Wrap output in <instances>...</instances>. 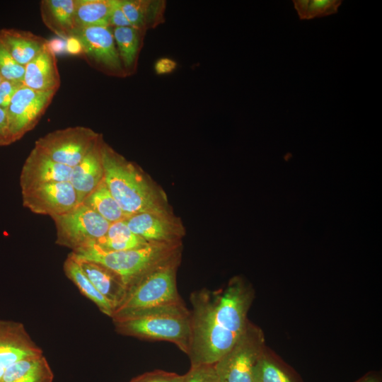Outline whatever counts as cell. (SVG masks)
Instances as JSON below:
<instances>
[{
    "instance_id": "obj_39",
    "label": "cell",
    "mask_w": 382,
    "mask_h": 382,
    "mask_svg": "<svg viewBox=\"0 0 382 382\" xmlns=\"http://www.w3.org/2000/svg\"><path fill=\"white\" fill-rule=\"evenodd\" d=\"M2 81H3V78H2V76H1V74H0V83H1Z\"/></svg>"
},
{
    "instance_id": "obj_16",
    "label": "cell",
    "mask_w": 382,
    "mask_h": 382,
    "mask_svg": "<svg viewBox=\"0 0 382 382\" xmlns=\"http://www.w3.org/2000/svg\"><path fill=\"white\" fill-rule=\"evenodd\" d=\"M23 83L25 86L37 91H57L59 89L61 82L56 55L47 45L25 66Z\"/></svg>"
},
{
    "instance_id": "obj_20",
    "label": "cell",
    "mask_w": 382,
    "mask_h": 382,
    "mask_svg": "<svg viewBox=\"0 0 382 382\" xmlns=\"http://www.w3.org/2000/svg\"><path fill=\"white\" fill-rule=\"evenodd\" d=\"M131 26L146 32L165 21L166 2L162 0H120Z\"/></svg>"
},
{
    "instance_id": "obj_34",
    "label": "cell",
    "mask_w": 382,
    "mask_h": 382,
    "mask_svg": "<svg viewBox=\"0 0 382 382\" xmlns=\"http://www.w3.org/2000/svg\"><path fill=\"white\" fill-rule=\"evenodd\" d=\"M13 143L9 129L6 110L0 108V146H8Z\"/></svg>"
},
{
    "instance_id": "obj_10",
    "label": "cell",
    "mask_w": 382,
    "mask_h": 382,
    "mask_svg": "<svg viewBox=\"0 0 382 382\" xmlns=\"http://www.w3.org/2000/svg\"><path fill=\"white\" fill-rule=\"evenodd\" d=\"M57 91H37L24 85L6 109L13 142L21 139L38 123Z\"/></svg>"
},
{
    "instance_id": "obj_25",
    "label": "cell",
    "mask_w": 382,
    "mask_h": 382,
    "mask_svg": "<svg viewBox=\"0 0 382 382\" xmlns=\"http://www.w3.org/2000/svg\"><path fill=\"white\" fill-rule=\"evenodd\" d=\"M64 270L66 276L86 297L92 301L102 313L112 317L114 312L112 306L86 276L71 253L64 262Z\"/></svg>"
},
{
    "instance_id": "obj_15",
    "label": "cell",
    "mask_w": 382,
    "mask_h": 382,
    "mask_svg": "<svg viewBox=\"0 0 382 382\" xmlns=\"http://www.w3.org/2000/svg\"><path fill=\"white\" fill-rule=\"evenodd\" d=\"M103 141L100 135L81 161L72 168L69 182L77 194L79 204H82L86 197L103 180L104 170L101 152Z\"/></svg>"
},
{
    "instance_id": "obj_5",
    "label": "cell",
    "mask_w": 382,
    "mask_h": 382,
    "mask_svg": "<svg viewBox=\"0 0 382 382\" xmlns=\"http://www.w3.org/2000/svg\"><path fill=\"white\" fill-rule=\"evenodd\" d=\"M179 243H149L127 250L104 252L91 246L72 253L110 269L120 277L128 289L139 277L179 251Z\"/></svg>"
},
{
    "instance_id": "obj_26",
    "label": "cell",
    "mask_w": 382,
    "mask_h": 382,
    "mask_svg": "<svg viewBox=\"0 0 382 382\" xmlns=\"http://www.w3.org/2000/svg\"><path fill=\"white\" fill-rule=\"evenodd\" d=\"M112 3L113 0H76V32L86 27H109V16Z\"/></svg>"
},
{
    "instance_id": "obj_11",
    "label": "cell",
    "mask_w": 382,
    "mask_h": 382,
    "mask_svg": "<svg viewBox=\"0 0 382 382\" xmlns=\"http://www.w3.org/2000/svg\"><path fill=\"white\" fill-rule=\"evenodd\" d=\"M21 193L25 208L51 217L69 212L79 205L77 194L69 181L48 183Z\"/></svg>"
},
{
    "instance_id": "obj_3",
    "label": "cell",
    "mask_w": 382,
    "mask_h": 382,
    "mask_svg": "<svg viewBox=\"0 0 382 382\" xmlns=\"http://www.w3.org/2000/svg\"><path fill=\"white\" fill-rule=\"evenodd\" d=\"M113 322L120 334L146 340L170 342L185 354L189 352L190 311L183 302L137 311Z\"/></svg>"
},
{
    "instance_id": "obj_13",
    "label": "cell",
    "mask_w": 382,
    "mask_h": 382,
    "mask_svg": "<svg viewBox=\"0 0 382 382\" xmlns=\"http://www.w3.org/2000/svg\"><path fill=\"white\" fill-rule=\"evenodd\" d=\"M125 221L134 233L149 243H179L181 229L169 213L141 212Z\"/></svg>"
},
{
    "instance_id": "obj_31",
    "label": "cell",
    "mask_w": 382,
    "mask_h": 382,
    "mask_svg": "<svg viewBox=\"0 0 382 382\" xmlns=\"http://www.w3.org/2000/svg\"><path fill=\"white\" fill-rule=\"evenodd\" d=\"M184 375L163 370L146 372L132 378L129 382H183Z\"/></svg>"
},
{
    "instance_id": "obj_18",
    "label": "cell",
    "mask_w": 382,
    "mask_h": 382,
    "mask_svg": "<svg viewBox=\"0 0 382 382\" xmlns=\"http://www.w3.org/2000/svg\"><path fill=\"white\" fill-rule=\"evenodd\" d=\"M76 0H43L40 3L42 22L64 40L74 35Z\"/></svg>"
},
{
    "instance_id": "obj_21",
    "label": "cell",
    "mask_w": 382,
    "mask_h": 382,
    "mask_svg": "<svg viewBox=\"0 0 382 382\" xmlns=\"http://www.w3.org/2000/svg\"><path fill=\"white\" fill-rule=\"evenodd\" d=\"M54 374L43 354L24 357L4 372L0 382H53Z\"/></svg>"
},
{
    "instance_id": "obj_28",
    "label": "cell",
    "mask_w": 382,
    "mask_h": 382,
    "mask_svg": "<svg viewBox=\"0 0 382 382\" xmlns=\"http://www.w3.org/2000/svg\"><path fill=\"white\" fill-rule=\"evenodd\" d=\"M340 0H294V8L301 20L321 18L338 11L342 4Z\"/></svg>"
},
{
    "instance_id": "obj_14",
    "label": "cell",
    "mask_w": 382,
    "mask_h": 382,
    "mask_svg": "<svg viewBox=\"0 0 382 382\" xmlns=\"http://www.w3.org/2000/svg\"><path fill=\"white\" fill-rule=\"evenodd\" d=\"M72 168L52 161L33 148L22 167L21 191L52 182L69 181Z\"/></svg>"
},
{
    "instance_id": "obj_24",
    "label": "cell",
    "mask_w": 382,
    "mask_h": 382,
    "mask_svg": "<svg viewBox=\"0 0 382 382\" xmlns=\"http://www.w3.org/2000/svg\"><path fill=\"white\" fill-rule=\"evenodd\" d=\"M149 243L134 233L122 220L110 224L106 234L92 246L101 251L112 252L139 248Z\"/></svg>"
},
{
    "instance_id": "obj_8",
    "label": "cell",
    "mask_w": 382,
    "mask_h": 382,
    "mask_svg": "<svg viewBox=\"0 0 382 382\" xmlns=\"http://www.w3.org/2000/svg\"><path fill=\"white\" fill-rule=\"evenodd\" d=\"M86 127L57 129L39 138L34 148L52 161L73 168L79 164L100 137Z\"/></svg>"
},
{
    "instance_id": "obj_37",
    "label": "cell",
    "mask_w": 382,
    "mask_h": 382,
    "mask_svg": "<svg viewBox=\"0 0 382 382\" xmlns=\"http://www.w3.org/2000/svg\"><path fill=\"white\" fill-rule=\"evenodd\" d=\"M47 46L55 55L66 53L65 40L59 37L47 40Z\"/></svg>"
},
{
    "instance_id": "obj_22",
    "label": "cell",
    "mask_w": 382,
    "mask_h": 382,
    "mask_svg": "<svg viewBox=\"0 0 382 382\" xmlns=\"http://www.w3.org/2000/svg\"><path fill=\"white\" fill-rule=\"evenodd\" d=\"M253 382H303L296 371L268 347L257 359Z\"/></svg>"
},
{
    "instance_id": "obj_9",
    "label": "cell",
    "mask_w": 382,
    "mask_h": 382,
    "mask_svg": "<svg viewBox=\"0 0 382 382\" xmlns=\"http://www.w3.org/2000/svg\"><path fill=\"white\" fill-rule=\"evenodd\" d=\"M74 35L81 43L82 55L94 68L110 76H127L110 27H86Z\"/></svg>"
},
{
    "instance_id": "obj_12",
    "label": "cell",
    "mask_w": 382,
    "mask_h": 382,
    "mask_svg": "<svg viewBox=\"0 0 382 382\" xmlns=\"http://www.w3.org/2000/svg\"><path fill=\"white\" fill-rule=\"evenodd\" d=\"M43 354L19 322L0 320V378L16 361Z\"/></svg>"
},
{
    "instance_id": "obj_35",
    "label": "cell",
    "mask_w": 382,
    "mask_h": 382,
    "mask_svg": "<svg viewBox=\"0 0 382 382\" xmlns=\"http://www.w3.org/2000/svg\"><path fill=\"white\" fill-rule=\"evenodd\" d=\"M176 62L169 58H161L156 61L155 64V71L158 74H169L175 70Z\"/></svg>"
},
{
    "instance_id": "obj_1",
    "label": "cell",
    "mask_w": 382,
    "mask_h": 382,
    "mask_svg": "<svg viewBox=\"0 0 382 382\" xmlns=\"http://www.w3.org/2000/svg\"><path fill=\"white\" fill-rule=\"evenodd\" d=\"M254 298L253 286L241 277L222 289L191 294V366L214 364L233 346L246 328Z\"/></svg>"
},
{
    "instance_id": "obj_30",
    "label": "cell",
    "mask_w": 382,
    "mask_h": 382,
    "mask_svg": "<svg viewBox=\"0 0 382 382\" xmlns=\"http://www.w3.org/2000/svg\"><path fill=\"white\" fill-rule=\"evenodd\" d=\"M183 382H219L215 364L191 366Z\"/></svg>"
},
{
    "instance_id": "obj_17",
    "label": "cell",
    "mask_w": 382,
    "mask_h": 382,
    "mask_svg": "<svg viewBox=\"0 0 382 382\" xmlns=\"http://www.w3.org/2000/svg\"><path fill=\"white\" fill-rule=\"evenodd\" d=\"M73 255L86 276L110 303L115 311L124 301L127 292V288L122 279L101 264L77 257L74 254Z\"/></svg>"
},
{
    "instance_id": "obj_23",
    "label": "cell",
    "mask_w": 382,
    "mask_h": 382,
    "mask_svg": "<svg viewBox=\"0 0 382 382\" xmlns=\"http://www.w3.org/2000/svg\"><path fill=\"white\" fill-rule=\"evenodd\" d=\"M117 52L127 76L137 71L139 55L146 32L132 26L112 28Z\"/></svg>"
},
{
    "instance_id": "obj_38",
    "label": "cell",
    "mask_w": 382,
    "mask_h": 382,
    "mask_svg": "<svg viewBox=\"0 0 382 382\" xmlns=\"http://www.w3.org/2000/svg\"><path fill=\"white\" fill-rule=\"evenodd\" d=\"M354 382H381L379 374L376 372H369Z\"/></svg>"
},
{
    "instance_id": "obj_32",
    "label": "cell",
    "mask_w": 382,
    "mask_h": 382,
    "mask_svg": "<svg viewBox=\"0 0 382 382\" xmlns=\"http://www.w3.org/2000/svg\"><path fill=\"white\" fill-rule=\"evenodd\" d=\"M23 85L22 81L3 79L0 83V108L6 110L16 92Z\"/></svg>"
},
{
    "instance_id": "obj_7",
    "label": "cell",
    "mask_w": 382,
    "mask_h": 382,
    "mask_svg": "<svg viewBox=\"0 0 382 382\" xmlns=\"http://www.w3.org/2000/svg\"><path fill=\"white\" fill-rule=\"evenodd\" d=\"M52 218L57 229L56 243L72 249V252L94 245L106 234L110 224L83 204Z\"/></svg>"
},
{
    "instance_id": "obj_27",
    "label": "cell",
    "mask_w": 382,
    "mask_h": 382,
    "mask_svg": "<svg viewBox=\"0 0 382 382\" xmlns=\"http://www.w3.org/2000/svg\"><path fill=\"white\" fill-rule=\"evenodd\" d=\"M112 224L125 220L127 216L110 192L103 180L83 203Z\"/></svg>"
},
{
    "instance_id": "obj_2",
    "label": "cell",
    "mask_w": 382,
    "mask_h": 382,
    "mask_svg": "<svg viewBox=\"0 0 382 382\" xmlns=\"http://www.w3.org/2000/svg\"><path fill=\"white\" fill-rule=\"evenodd\" d=\"M105 183L127 217L141 213L168 214L162 195L139 168L103 141Z\"/></svg>"
},
{
    "instance_id": "obj_29",
    "label": "cell",
    "mask_w": 382,
    "mask_h": 382,
    "mask_svg": "<svg viewBox=\"0 0 382 382\" xmlns=\"http://www.w3.org/2000/svg\"><path fill=\"white\" fill-rule=\"evenodd\" d=\"M25 66L18 64L0 39V74L3 79L22 81Z\"/></svg>"
},
{
    "instance_id": "obj_36",
    "label": "cell",
    "mask_w": 382,
    "mask_h": 382,
    "mask_svg": "<svg viewBox=\"0 0 382 382\" xmlns=\"http://www.w3.org/2000/svg\"><path fill=\"white\" fill-rule=\"evenodd\" d=\"M66 54L73 55H82L83 48L80 40L75 36L65 39Z\"/></svg>"
},
{
    "instance_id": "obj_6",
    "label": "cell",
    "mask_w": 382,
    "mask_h": 382,
    "mask_svg": "<svg viewBox=\"0 0 382 382\" xmlns=\"http://www.w3.org/2000/svg\"><path fill=\"white\" fill-rule=\"evenodd\" d=\"M265 347L262 330L249 320L239 339L215 364L219 382H253L254 366Z\"/></svg>"
},
{
    "instance_id": "obj_4",
    "label": "cell",
    "mask_w": 382,
    "mask_h": 382,
    "mask_svg": "<svg viewBox=\"0 0 382 382\" xmlns=\"http://www.w3.org/2000/svg\"><path fill=\"white\" fill-rule=\"evenodd\" d=\"M179 262L180 250L139 277L127 289L124 301L111 317L112 321L137 311L183 303L176 284Z\"/></svg>"
},
{
    "instance_id": "obj_19",
    "label": "cell",
    "mask_w": 382,
    "mask_h": 382,
    "mask_svg": "<svg viewBox=\"0 0 382 382\" xmlns=\"http://www.w3.org/2000/svg\"><path fill=\"white\" fill-rule=\"evenodd\" d=\"M0 39L14 59L25 66L45 47L47 40L28 30L15 28L0 30Z\"/></svg>"
},
{
    "instance_id": "obj_33",
    "label": "cell",
    "mask_w": 382,
    "mask_h": 382,
    "mask_svg": "<svg viewBox=\"0 0 382 382\" xmlns=\"http://www.w3.org/2000/svg\"><path fill=\"white\" fill-rule=\"evenodd\" d=\"M108 24L111 28L131 26L122 11L120 0H113Z\"/></svg>"
}]
</instances>
